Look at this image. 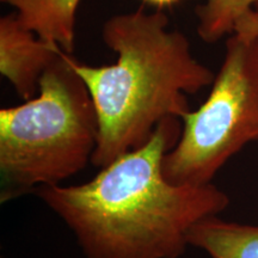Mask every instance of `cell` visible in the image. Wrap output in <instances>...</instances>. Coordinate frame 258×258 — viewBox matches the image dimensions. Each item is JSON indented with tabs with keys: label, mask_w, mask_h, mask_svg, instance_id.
Wrapping results in <instances>:
<instances>
[{
	"label": "cell",
	"mask_w": 258,
	"mask_h": 258,
	"mask_svg": "<svg viewBox=\"0 0 258 258\" xmlns=\"http://www.w3.org/2000/svg\"><path fill=\"white\" fill-rule=\"evenodd\" d=\"M180 132L179 118H166L146 144L86 183L36 190L86 258H179L194 226L227 208L228 196L212 183L176 184L164 175V158Z\"/></svg>",
	"instance_id": "6da1fadb"
},
{
	"label": "cell",
	"mask_w": 258,
	"mask_h": 258,
	"mask_svg": "<svg viewBox=\"0 0 258 258\" xmlns=\"http://www.w3.org/2000/svg\"><path fill=\"white\" fill-rule=\"evenodd\" d=\"M102 38L117 55L115 63L95 67L71 56L97 112L98 144L91 164L99 169L146 144L160 122L180 120L190 111L188 96L215 79L194 57L188 37L170 29L160 11L112 16Z\"/></svg>",
	"instance_id": "7a4b0ae2"
},
{
	"label": "cell",
	"mask_w": 258,
	"mask_h": 258,
	"mask_svg": "<svg viewBox=\"0 0 258 258\" xmlns=\"http://www.w3.org/2000/svg\"><path fill=\"white\" fill-rule=\"evenodd\" d=\"M98 134L91 95L61 51L36 96L0 110L2 201L77 175L91 163Z\"/></svg>",
	"instance_id": "3957f363"
},
{
	"label": "cell",
	"mask_w": 258,
	"mask_h": 258,
	"mask_svg": "<svg viewBox=\"0 0 258 258\" xmlns=\"http://www.w3.org/2000/svg\"><path fill=\"white\" fill-rule=\"evenodd\" d=\"M180 121L178 141L163 163L176 184H209L230 158L258 141V35L235 31L227 38L208 98Z\"/></svg>",
	"instance_id": "277c9868"
},
{
	"label": "cell",
	"mask_w": 258,
	"mask_h": 258,
	"mask_svg": "<svg viewBox=\"0 0 258 258\" xmlns=\"http://www.w3.org/2000/svg\"><path fill=\"white\" fill-rule=\"evenodd\" d=\"M61 51L25 27L15 12L0 18V72L24 101L37 95L42 76Z\"/></svg>",
	"instance_id": "5b68a950"
},
{
	"label": "cell",
	"mask_w": 258,
	"mask_h": 258,
	"mask_svg": "<svg viewBox=\"0 0 258 258\" xmlns=\"http://www.w3.org/2000/svg\"><path fill=\"white\" fill-rule=\"evenodd\" d=\"M15 9L25 27L44 41L72 54L76 40V15L82 0H3Z\"/></svg>",
	"instance_id": "8992f818"
},
{
	"label": "cell",
	"mask_w": 258,
	"mask_h": 258,
	"mask_svg": "<svg viewBox=\"0 0 258 258\" xmlns=\"http://www.w3.org/2000/svg\"><path fill=\"white\" fill-rule=\"evenodd\" d=\"M188 244L212 258H258V226L211 217L189 231Z\"/></svg>",
	"instance_id": "52a82bcc"
},
{
	"label": "cell",
	"mask_w": 258,
	"mask_h": 258,
	"mask_svg": "<svg viewBox=\"0 0 258 258\" xmlns=\"http://www.w3.org/2000/svg\"><path fill=\"white\" fill-rule=\"evenodd\" d=\"M257 4L258 0H206L196 9L199 36L213 43L232 35Z\"/></svg>",
	"instance_id": "ba28073f"
},
{
	"label": "cell",
	"mask_w": 258,
	"mask_h": 258,
	"mask_svg": "<svg viewBox=\"0 0 258 258\" xmlns=\"http://www.w3.org/2000/svg\"><path fill=\"white\" fill-rule=\"evenodd\" d=\"M235 31L258 35V4L254 6L253 11L251 12L247 17H245L239 24H238V27L235 28L234 32Z\"/></svg>",
	"instance_id": "9c48e42d"
},
{
	"label": "cell",
	"mask_w": 258,
	"mask_h": 258,
	"mask_svg": "<svg viewBox=\"0 0 258 258\" xmlns=\"http://www.w3.org/2000/svg\"><path fill=\"white\" fill-rule=\"evenodd\" d=\"M145 2L148 3V4H152L156 6H166V5H172L175 3L178 2V0H145Z\"/></svg>",
	"instance_id": "30bf717a"
}]
</instances>
